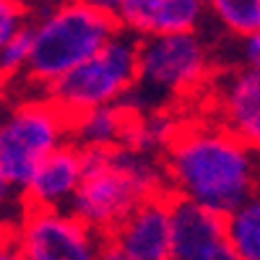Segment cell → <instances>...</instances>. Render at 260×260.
Instances as JSON below:
<instances>
[{"mask_svg": "<svg viewBox=\"0 0 260 260\" xmlns=\"http://www.w3.org/2000/svg\"><path fill=\"white\" fill-rule=\"evenodd\" d=\"M164 175L177 198L226 213L255 195V146L226 127H177L167 143Z\"/></svg>", "mask_w": 260, "mask_h": 260, "instance_id": "6da1fadb", "label": "cell"}, {"mask_svg": "<svg viewBox=\"0 0 260 260\" xmlns=\"http://www.w3.org/2000/svg\"><path fill=\"white\" fill-rule=\"evenodd\" d=\"M156 192H161V169L154 156L125 146L86 148L83 175L68 208L104 237Z\"/></svg>", "mask_w": 260, "mask_h": 260, "instance_id": "7a4b0ae2", "label": "cell"}, {"mask_svg": "<svg viewBox=\"0 0 260 260\" xmlns=\"http://www.w3.org/2000/svg\"><path fill=\"white\" fill-rule=\"evenodd\" d=\"M120 29L117 18L81 0H62L29 24V57L24 73L45 89L57 76L94 55Z\"/></svg>", "mask_w": 260, "mask_h": 260, "instance_id": "3957f363", "label": "cell"}, {"mask_svg": "<svg viewBox=\"0 0 260 260\" xmlns=\"http://www.w3.org/2000/svg\"><path fill=\"white\" fill-rule=\"evenodd\" d=\"M136 83L122 99L130 110L143 112L164 99L195 91L211 73V52L198 31L148 34L136 47Z\"/></svg>", "mask_w": 260, "mask_h": 260, "instance_id": "277c9868", "label": "cell"}, {"mask_svg": "<svg viewBox=\"0 0 260 260\" xmlns=\"http://www.w3.org/2000/svg\"><path fill=\"white\" fill-rule=\"evenodd\" d=\"M136 47L138 39L130 31L120 34L117 29L94 55L45 86L47 102H52L68 120L91 107L122 102L125 94L133 89L138 73Z\"/></svg>", "mask_w": 260, "mask_h": 260, "instance_id": "5b68a950", "label": "cell"}, {"mask_svg": "<svg viewBox=\"0 0 260 260\" xmlns=\"http://www.w3.org/2000/svg\"><path fill=\"white\" fill-rule=\"evenodd\" d=\"M65 141L68 117L52 102H24L0 120V169L21 190L34 167Z\"/></svg>", "mask_w": 260, "mask_h": 260, "instance_id": "8992f818", "label": "cell"}, {"mask_svg": "<svg viewBox=\"0 0 260 260\" xmlns=\"http://www.w3.org/2000/svg\"><path fill=\"white\" fill-rule=\"evenodd\" d=\"M16 255L29 260H91L102 255L104 240L73 211L31 208L18 229Z\"/></svg>", "mask_w": 260, "mask_h": 260, "instance_id": "52a82bcc", "label": "cell"}, {"mask_svg": "<svg viewBox=\"0 0 260 260\" xmlns=\"http://www.w3.org/2000/svg\"><path fill=\"white\" fill-rule=\"evenodd\" d=\"M169 257L234 260L224 229V213L175 195L169 201Z\"/></svg>", "mask_w": 260, "mask_h": 260, "instance_id": "ba28073f", "label": "cell"}, {"mask_svg": "<svg viewBox=\"0 0 260 260\" xmlns=\"http://www.w3.org/2000/svg\"><path fill=\"white\" fill-rule=\"evenodd\" d=\"M104 237V257L169 260V198H164L161 192L151 195Z\"/></svg>", "mask_w": 260, "mask_h": 260, "instance_id": "9c48e42d", "label": "cell"}, {"mask_svg": "<svg viewBox=\"0 0 260 260\" xmlns=\"http://www.w3.org/2000/svg\"><path fill=\"white\" fill-rule=\"evenodd\" d=\"M83 175V151L65 141L42 159L21 185L31 208H62L68 206Z\"/></svg>", "mask_w": 260, "mask_h": 260, "instance_id": "30bf717a", "label": "cell"}, {"mask_svg": "<svg viewBox=\"0 0 260 260\" xmlns=\"http://www.w3.org/2000/svg\"><path fill=\"white\" fill-rule=\"evenodd\" d=\"M206 18V0H125L117 24L133 37L198 31Z\"/></svg>", "mask_w": 260, "mask_h": 260, "instance_id": "8fae6325", "label": "cell"}, {"mask_svg": "<svg viewBox=\"0 0 260 260\" xmlns=\"http://www.w3.org/2000/svg\"><path fill=\"white\" fill-rule=\"evenodd\" d=\"M221 127L252 146L260 141V71L240 65L219 91Z\"/></svg>", "mask_w": 260, "mask_h": 260, "instance_id": "7c38bea8", "label": "cell"}, {"mask_svg": "<svg viewBox=\"0 0 260 260\" xmlns=\"http://www.w3.org/2000/svg\"><path fill=\"white\" fill-rule=\"evenodd\" d=\"M130 115H133V110H130L127 104H122V102L91 107V110H86V112H81V115L68 120V136L83 151L86 148H115V146H122Z\"/></svg>", "mask_w": 260, "mask_h": 260, "instance_id": "4fadbf2b", "label": "cell"}, {"mask_svg": "<svg viewBox=\"0 0 260 260\" xmlns=\"http://www.w3.org/2000/svg\"><path fill=\"white\" fill-rule=\"evenodd\" d=\"M224 229L234 260L260 257V203L255 195L224 213Z\"/></svg>", "mask_w": 260, "mask_h": 260, "instance_id": "5bb4252c", "label": "cell"}, {"mask_svg": "<svg viewBox=\"0 0 260 260\" xmlns=\"http://www.w3.org/2000/svg\"><path fill=\"white\" fill-rule=\"evenodd\" d=\"M175 122H172L164 112H136L130 115L127 130H125V148H133L138 154H148V156H156L161 148H167L169 138L175 136Z\"/></svg>", "mask_w": 260, "mask_h": 260, "instance_id": "9a60e30c", "label": "cell"}, {"mask_svg": "<svg viewBox=\"0 0 260 260\" xmlns=\"http://www.w3.org/2000/svg\"><path fill=\"white\" fill-rule=\"evenodd\" d=\"M206 6L234 37L260 31V0H206Z\"/></svg>", "mask_w": 260, "mask_h": 260, "instance_id": "2e32d148", "label": "cell"}, {"mask_svg": "<svg viewBox=\"0 0 260 260\" xmlns=\"http://www.w3.org/2000/svg\"><path fill=\"white\" fill-rule=\"evenodd\" d=\"M26 57H29V24L0 45V76L11 78L24 73Z\"/></svg>", "mask_w": 260, "mask_h": 260, "instance_id": "e0dca14e", "label": "cell"}, {"mask_svg": "<svg viewBox=\"0 0 260 260\" xmlns=\"http://www.w3.org/2000/svg\"><path fill=\"white\" fill-rule=\"evenodd\" d=\"M26 26V6L18 0H0V45Z\"/></svg>", "mask_w": 260, "mask_h": 260, "instance_id": "ac0fdd59", "label": "cell"}, {"mask_svg": "<svg viewBox=\"0 0 260 260\" xmlns=\"http://www.w3.org/2000/svg\"><path fill=\"white\" fill-rule=\"evenodd\" d=\"M237 60H240V65H247V68H257L260 65V34L257 31L237 37Z\"/></svg>", "mask_w": 260, "mask_h": 260, "instance_id": "d6986e66", "label": "cell"}, {"mask_svg": "<svg viewBox=\"0 0 260 260\" xmlns=\"http://www.w3.org/2000/svg\"><path fill=\"white\" fill-rule=\"evenodd\" d=\"M81 3L91 6V8H94V11H99V13H107V16L117 18V16H120V8H122L125 0H81Z\"/></svg>", "mask_w": 260, "mask_h": 260, "instance_id": "ffe728a7", "label": "cell"}, {"mask_svg": "<svg viewBox=\"0 0 260 260\" xmlns=\"http://www.w3.org/2000/svg\"><path fill=\"white\" fill-rule=\"evenodd\" d=\"M16 185L3 175V169H0V211H6L8 206H11V201H13V195H16Z\"/></svg>", "mask_w": 260, "mask_h": 260, "instance_id": "44dd1931", "label": "cell"}, {"mask_svg": "<svg viewBox=\"0 0 260 260\" xmlns=\"http://www.w3.org/2000/svg\"><path fill=\"white\" fill-rule=\"evenodd\" d=\"M24 3H31V6H39L42 11H45V8H50V6H57V3H62V0H24Z\"/></svg>", "mask_w": 260, "mask_h": 260, "instance_id": "7402d4cb", "label": "cell"}, {"mask_svg": "<svg viewBox=\"0 0 260 260\" xmlns=\"http://www.w3.org/2000/svg\"><path fill=\"white\" fill-rule=\"evenodd\" d=\"M6 81H8L6 76H0V91H3V86H6Z\"/></svg>", "mask_w": 260, "mask_h": 260, "instance_id": "603a6c76", "label": "cell"}]
</instances>
